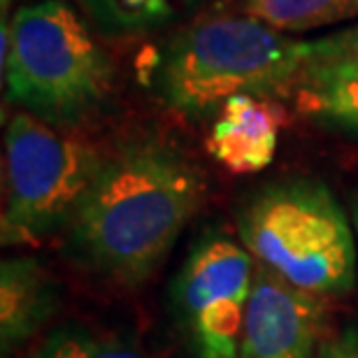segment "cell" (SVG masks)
Listing matches in <instances>:
<instances>
[{"label": "cell", "mask_w": 358, "mask_h": 358, "mask_svg": "<svg viewBox=\"0 0 358 358\" xmlns=\"http://www.w3.org/2000/svg\"><path fill=\"white\" fill-rule=\"evenodd\" d=\"M200 0H82L107 33H145L175 21Z\"/></svg>", "instance_id": "12"}, {"label": "cell", "mask_w": 358, "mask_h": 358, "mask_svg": "<svg viewBox=\"0 0 358 358\" xmlns=\"http://www.w3.org/2000/svg\"><path fill=\"white\" fill-rule=\"evenodd\" d=\"M59 310V286L33 256L0 266V352L7 358L33 340Z\"/></svg>", "instance_id": "9"}, {"label": "cell", "mask_w": 358, "mask_h": 358, "mask_svg": "<svg viewBox=\"0 0 358 358\" xmlns=\"http://www.w3.org/2000/svg\"><path fill=\"white\" fill-rule=\"evenodd\" d=\"M324 312L321 296L256 263L240 358H317Z\"/></svg>", "instance_id": "7"}, {"label": "cell", "mask_w": 358, "mask_h": 358, "mask_svg": "<svg viewBox=\"0 0 358 358\" xmlns=\"http://www.w3.org/2000/svg\"><path fill=\"white\" fill-rule=\"evenodd\" d=\"M356 61L358 63V24L342 28L326 38L307 42V66L310 63Z\"/></svg>", "instance_id": "14"}, {"label": "cell", "mask_w": 358, "mask_h": 358, "mask_svg": "<svg viewBox=\"0 0 358 358\" xmlns=\"http://www.w3.org/2000/svg\"><path fill=\"white\" fill-rule=\"evenodd\" d=\"M296 107L321 126L358 135V63H310L293 84Z\"/></svg>", "instance_id": "10"}, {"label": "cell", "mask_w": 358, "mask_h": 358, "mask_svg": "<svg viewBox=\"0 0 358 358\" xmlns=\"http://www.w3.org/2000/svg\"><path fill=\"white\" fill-rule=\"evenodd\" d=\"M352 221H354V231H356V240H358V203L354 205V210H352Z\"/></svg>", "instance_id": "16"}, {"label": "cell", "mask_w": 358, "mask_h": 358, "mask_svg": "<svg viewBox=\"0 0 358 358\" xmlns=\"http://www.w3.org/2000/svg\"><path fill=\"white\" fill-rule=\"evenodd\" d=\"M256 261L221 231H205L170 286L177 333L191 358H240Z\"/></svg>", "instance_id": "6"}, {"label": "cell", "mask_w": 358, "mask_h": 358, "mask_svg": "<svg viewBox=\"0 0 358 358\" xmlns=\"http://www.w3.org/2000/svg\"><path fill=\"white\" fill-rule=\"evenodd\" d=\"M5 98L52 126H75L110 96L114 70L63 0L24 5L0 21Z\"/></svg>", "instance_id": "3"}, {"label": "cell", "mask_w": 358, "mask_h": 358, "mask_svg": "<svg viewBox=\"0 0 358 358\" xmlns=\"http://www.w3.org/2000/svg\"><path fill=\"white\" fill-rule=\"evenodd\" d=\"M28 358H147L131 340L84 324L54 328Z\"/></svg>", "instance_id": "13"}, {"label": "cell", "mask_w": 358, "mask_h": 358, "mask_svg": "<svg viewBox=\"0 0 358 358\" xmlns=\"http://www.w3.org/2000/svg\"><path fill=\"white\" fill-rule=\"evenodd\" d=\"M305 66L307 42L254 17H207L163 47L154 82L170 110L207 119L240 93L266 98L293 89Z\"/></svg>", "instance_id": "2"}, {"label": "cell", "mask_w": 358, "mask_h": 358, "mask_svg": "<svg viewBox=\"0 0 358 358\" xmlns=\"http://www.w3.org/2000/svg\"><path fill=\"white\" fill-rule=\"evenodd\" d=\"M249 17L279 33H303L358 14V0H245Z\"/></svg>", "instance_id": "11"}, {"label": "cell", "mask_w": 358, "mask_h": 358, "mask_svg": "<svg viewBox=\"0 0 358 358\" xmlns=\"http://www.w3.org/2000/svg\"><path fill=\"white\" fill-rule=\"evenodd\" d=\"M100 163L89 142L28 112L14 114L5 128L3 245H38L66 228Z\"/></svg>", "instance_id": "5"}, {"label": "cell", "mask_w": 358, "mask_h": 358, "mask_svg": "<svg viewBox=\"0 0 358 358\" xmlns=\"http://www.w3.org/2000/svg\"><path fill=\"white\" fill-rule=\"evenodd\" d=\"M317 358H358V324H349L321 342Z\"/></svg>", "instance_id": "15"}, {"label": "cell", "mask_w": 358, "mask_h": 358, "mask_svg": "<svg viewBox=\"0 0 358 358\" xmlns=\"http://www.w3.org/2000/svg\"><path fill=\"white\" fill-rule=\"evenodd\" d=\"M238 235L259 266L314 296H345L358 279L354 221L319 179L263 186L240 207Z\"/></svg>", "instance_id": "4"}, {"label": "cell", "mask_w": 358, "mask_h": 358, "mask_svg": "<svg viewBox=\"0 0 358 358\" xmlns=\"http://www.w3.org/2000/svg\"><path fill=\"white\" fill-rule=\"evenodd\" d=\"M12 5V0H3V12L7 14V7H10Z\"/></svg>", "instance_id": "17"}, {"label": "cell", "mask_w": 358, "mask_h": 358, "mask_svg": "<svg viewBox=\"0 0 358 358\" xmlns=\"http://www.w3.org/2000/svg\"><path fill=\"white\" fill-rule=\"evenodd\" d=\"M286 110L279 103L252 93L228 98L205 140L207 154L235 175L261 173L277 154Z\"/></svg>", "instance_id": "8"}, {"label": "cell", "mask_w": 358, "mask_h": 358, "mask_svg": "<svg viewBox=\"0 0 358 358\" xmlns=\"http://www.w3.org/2000/svg\"><path fill=\"white\" fill-rule=\"evenodd\" d=\"M205 191L203 170L170 142L128 140L103 156L66 226V252L89 275L138 289L173 252Z\"/></svg>", "instance_id": "1"}]
</instances>
